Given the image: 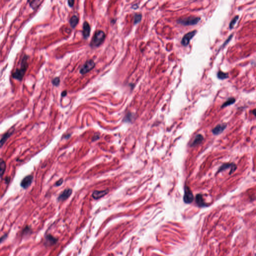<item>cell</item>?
Segmentation results:
<instances>
[{
    "label": "cell",
    "instance_id": "cell-11",
    "mask_svg": "<svg viewBox=\"0 0 256 256\" xmlns=\"http://www.w3.org/2000/svg\"><path fill=\"white\" fill-rule=\"evenodd\" d=\"M227 127V124H219L213 129L212 132L213 134L216 135L220 134L225 130Z\"/></svg>",
    "mask_w": 256,
    "mask_h": 256
},
{
    "label": "cell",
    "instance_id": "cell-9",
    "mask_svg": "<svg viewBox=\"0 0 256 256\" xmlns=\"http://www.w3.org/2000/svg\"><path fill=\"white\" fill-rule=\"evenodd\" d=\"M14 130H15L14 127L12 128L11 129L9 130V131L4 135L2 137V139L0 140V148L3 147L6 142L7 141V140L12 135L13 133H14Z\"/></svg>",
    "mask_w": 256,
    "mask_h": 256
},
{
    "label": "cell",
    "instance_id": "cell-7",
    "mask_svg": "<svg viewBox=\"0 0 256 256\" xmlns=\"http://www.w3.org/2000/svg\"><path fill=\"white\" fill-rule=\"evenodd\" d=\"M33 180V176L32 175L27 176L23 178L21 182V186L25 189L28 188L32 183Z\"/></svg>",
    "mask_w": 256,
    "mask_h": 256
},
{
    "label": "cell",
    "instance_id": "cell-14",
    "mask_svg": "<svg viewBox=\"0 0 256 256\" xmlns=\"http://www.w3.org/2000/svg\"><path fill=\"white\" fill-rule=\"evenodd\" d=\"M196 202L200 207H204L207 206V205L204 202V199L203 198V196L200 194L197 195L196 197Z\"/></svg>",
    "mask_w": 256,
    "mask_h": 256
},
{
    "label": "cell",
    "instance_id": "cell-10",
    "mask_svg": "<svg viewBox=\"0 0 256 256\" xmlns=\"http://www.w3.org/2000/svg\"><path fill=\"white\" fill-rule=\"evenodd\" d=\"M72 193V190L71 189H67L66 190H65L61 195L59 196V197L58 198V200L59 201H64L66 200V199L69 198V197L71 195Z\"/></svg>",
    "mask_w": 256,
    "mask_h": 256
},
{
    "label": "cell",
    "instance_id": "cell-19",
    "mask_svg": "<svg viewBox=\"0 0 256 256\" xmlns=\"http://www.w3.org/2000/svg\"><path fill=\"white\" fill-rule=\"evenodd\" d=\"M235 102L236 100L235 98H229L226 102H225L222 105L221 107L222 108H225V107H226L229 106H230L231 105L233 104L234 103H235Z\"/></svg>",
    "mask_w": 256,
    "mask_h": 256
},
{
    "label": "cell",
    "instance_id": "cell-29",
    "mask_svg": "<svg viewBox=\"0 0 256 256\" xmlns=\"http://www.w3.org/2000/svg\"><path fill=\"white\" fill-rule=\"evenodd\" d=\"M67 91H64L63 92H62V96H63V97H65V96H66L67 95Z\"/></svg>",
    "mask_w": 256,
    "mask_h": 256
},
{
    "label": "cell",
    "instance_id": "cell-25",
    "mask_svg": "<svg viewBox=\"0 0 256 256\" xmlns=\"http://www.w3.org/2000/svg\"><path fill=\"white\" fill-rule=\"evenodd\" d=\"M232 37H233V35H231L230 36V37H229V38L226 41V42H225V43H224L223 45V47H225V46H226L227 44H228L229 42H230V40H231V39L232 38Z\"/></svg>",
    "mask_w": 256,
    "mask_h": 256
},
{
    "label": "cell",
    "instance_id": "cell-22",
    "mask_svg": "<svg viewBox=\"0 0 256 256\" xmlns=\"http://www.w3.org/2000/svg\"><path fill=\"white\" fill-rule=\"evenodd\" d=\"M142 19V15L141 14H135L134 16V23L136 24L137 23H139Z\"/></svg>",
    "mask_w": 256,
    "mask_h": 256
},
{
    "label": "cell",
    "instance_id": "cell-2",
    "mask_svg": "<svg viewBox=\"0 0 256 256\" xmlns=\"http://www.w3.org/2000/svg\"><path fill=\"white\" fill-rule=\"evenodd\" d=\"M201 18L198 17L191 16L189 17L185 18L183 19H180L177 21V23L179 24L182 25L184 26H192L195 25L199 23L200 21Z\"/></svg>",
    "mask_w": 256,
    "mask_h": 256
},
{
    "label": "cell",
    "instance_id": "cell-12",
    "mask_svg": "<svg viewBox=\"0 0 256 256\" xmlns=\"http://www.w3.org/2000/svg\"><path fill=\"white\" fill-rule=\"evenodd\" d=\"M109 190H106L104 191H95L92 194V197L94 199H100L108 193Z\"/></svg>",
    "mask_w": 256,
    "mask_h": 256
},
{
    "label": "cell",
    "instance_id": "cell-26",
    "mask_svg": "<svg viewBox=\"0 0 256 256\" xmlns=\"http://www.w3.org/2000/svg\"><path fill=\"white\" fill-rule=\"evenodd\" d=\"M7 236H8V235H7V234H6L4 235L2 237H0V243H1L3 241H4L7 238Z\"/></svg>",
    "mask_w": 256,
    "mask_h": 256
},
{
    "label": "cell",
    "instance_id": "cell-21",
    "mask_svg": "<svg viewBox=\"0 0 256 256\" xmlns=\"http://www.w3.org/2000/svg\"><path fill=\"white\" fill-rule=\"evenodd\" d=\"M239 16H235V17L233 19H232L231 22H230V25H229V28H230V29H232L233 28H234V27L235 26V25L236 23L237 22L238 19H239Z\"/></svg>",
    "mask_w": 256,
    "mask_h": 256
},
{
    "label": "cell",
    "instance_id": "cell-27",
    "mask_svg": "<svg viewBox=\"0 0 256 256\" xmlns=\"http://www.w3.org/2000/svg\"><path fill=\"white\" fill-rule=\"evenodd\" d=\"M63 179H60L57 182V183H56V186H59L60 185H62V183H63Z\"/></svg>",
    "mask_w": 256,
    "mask_h": 256
},
{
    "label": "cell",
    "instance_id": "cell-4",
    "mask_svg": "<svg viewBox=\"0 0 256 256\" xmlns=\"http://www.w3.org/2000/svg\"><path fill=\"white\" fill-rule=\"evenodd\" d=\"M194 197L192 191L189 187L186 185L184 190V195L183 197L184 202L186 204H191L193 201Z\"/></svg>",
    "mask_w": 256,
    "mask_h": 256
},
{
    "label": "cell",
    "instance_id": "cell-28",
    "mask_svg": "<svg viewBox=\"0 0 256 256\" xmlns=\"http://www.w3.org/2000/svg\"><path fill=\"white\" fill-rule=\"evenodd\" d=\"M68 4L70 6V7H73L74 4V1H68Z\"/></svg>",
    "mask_w": 256,
    "mask_h": 256
},
{
    "label": "cell",
    "instance_id": "cell-3",
    "mask_svg": "<svg viewBox=\"0 0 256 256\" xmlns=\"http://www.w3.org/2000/svg\"><path fill=\"white\" fill-rule=\"evenodd\" d=\"M105 34L101 30L96 32L93 38L91 45L94 47H98L102 43L105 39Z\"/></svg>",
    "mask_w": 256,
    "mask_h": 256
},
{
    "label": "cell",
    "instance_id": "cell-23",
    "mask_svg": "<svg viewBox=\"0 0 256 256\" xmlns=\"http://www.w3.org/2000/svg\"><path fill=\"white\" fill-rule=\"evenodd\" d=\"M40 2L39 1H35V4H33L32 3V2H29V3H30V5L31 6L32 8H33V9H36V8H37V7H38L40 5V3L37 4L39 2Z\"/></svg>",
    "mask_w": 256,
    "mask_h": 256
},
{
    "label": "cell",
    "instance_id": "cell-18",
    "mask_svg": "<svg viewBox=\"0 0 256 256\" xmlns=\"http://www.w3.org/2000/svg\"><path fill=\"white\" fill-rule=\"evenodd\" d=\"M78 18L77 16H74L71 18L70 21V25L72 28H74L78 23Z\"/></svg>",
    "mask_w": 256,
    "mask_h": 256
},
{
    "label": "cell",
    "instance_id": "cell-1",
    "mask_svg": "<svg viewBox=\"0 0 256 256\" xmlns=\"http://www.w3.org/2000/svg\"><path fill=\"white\" fill-rule=\"evenodd\" d=\"M29 56L25 55L21 61V68L18 69L12 74V77L18 81H22L28 68Z\"/></svg>",
    "mask_w": 256,
    "mask_h": 256
},
{
    "label": "cell",
    "instance_id": "cell-5",
    "mask_svg": "<svg viewBox=\"0 0 256 256\" xmlns=\"http://www.w3.org/2000/svg\"><path fill=\"white\" fill-rule=\"evenodd\" d=\"M95 64L93 60H88L87 61L85 64L82 66L80 72L82 75H84L85 74L87 73L89 71L92 70L94 68Z\"/></svg>",
    "mask_w": 256,
    "mask_h": 256
},
{
    "label": "cell",
    "instance_id": "cell-15",
    "mask_svg": "<svg viewBox=\"0 0 256 256\" xmlns=\"http://www.w3.org/2000/svg\"><path fill=\"white\" fill-rule=\"evenodd\" d=\"M203 140H204V137L202 135H197V136H196L195 139L194 140L193 142L191 143L190 146L191 147H193L197 146V145H199Z\"/></svg>",
    "mask_w": 256,
    "mask_h": 256
},
{
    "label": "cell",
    "instance_id": "cell-16",
    "mask_svg": "<svg viewBox=\"0 0 256 256\" xmlns=\"http://www.w3.org/2000/svg\"><path fill=\"white\" fill-rule=\"evenodd\" d=\"M6 169V164L5 161L2 158H0V178L3 176Z\"/></svg>",
    "mask_w": 256,
    "mask_h": 256
},
{
    "label": "cell",
    "instance_id": "cell-20",
    "mask_svg": "<svg viewBox=\"0 0 256 256\" xmlns=\"http://www.w3.org/2000/svg\"><path fill=\"white\" fill-rule=\"evenodd\" d=\"M217 77H218V78L219 79L224 80V79H227L228 78L229 75L228 73H224L223 72L220 71L218 72V74H217Z\"/></svg>",
    "mask_w": 256,
    "mask_h": 256
},
{
    "label": "cell",
    "instance_id": "cell-17",
    "mask_svg": "<svg viewBox=\"0 0 256 256\" xmlns=\"http://www.w3.org/2000/svg\"><path fill=\"white\" fill-rule=\"evenodd\" d=\"M57 239L52 236L48 235L46 237V243L47 245H53L56 243Z\"/></svg>",
    "mask_w": 256,
    "mask_h": 256
},
{
    "label": "cell",
    "instance_id": "cell-13",
    "mask_svg": "<svg viewBox=\"0 0 256 256\" xmlns=\"http://www.w3.org/2000/svg\"><path fill=\"white\" fill-rule=\"evenodd\" d=\"M91 29L89 25V23L85 22L83 24V36L85 39H87L89 37L90 34Z\"/></svg>",
    "mask_w": 256,
    "mask_h": 256
},
{
    "label": "cell",
    "instance_id": "cell-6",
    "mask_svg": "<svg viewBox=\"0 0 256 256\" xmlns=\"http://www.w3.org/2000/svg\"><path fill=\"white\" fill-rule=\"evenodd\" d=\"M197 33V31L194 30L193 31L190 32L186 35L184 36L183 38L182 39L181 44L184 46H187L190 43V41L193 38L195 35Z\"/></svg>",
    "mask_w": 256,
    "mask_h": 256
},
{
    "label": "cell",
    "instance_id": "cell-8",
    "mask_svg": "<svg viewBox=\"0 0 256 256\" xmlns=\"http://www.w3.org/2000/svg\"><path fill=\"white\" fill-rule=\"evenodd\" d=\"M231 169L229 174L230 175H231L237 169V166L236 165V164H234V163H226V164H223V165L220 168L219 170H218V172H221L222 171H225L226 169Z\"/></svg>",
    "mask_w": 256,
    "mask_h": 256
},
{
    "label": "cell",
    "instance_id": "cell-24",
    "mask_svg": "<svg viewBox=\"0 0 256 256\" xmlns=\"http://www.w3.org/2000/svg\"><path fill=\"white\" fill-rule=\"evenodd\" d=\"M60 82V80L59 78H58V77H56L55 78L53 79V80L52 83L53 85L54 86H58L59 85Z\"/></svg>",
    "mask_w": 256,
    "mask_h": 256
}]
</instances>
